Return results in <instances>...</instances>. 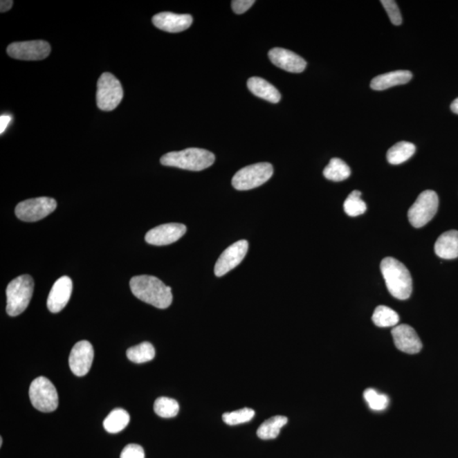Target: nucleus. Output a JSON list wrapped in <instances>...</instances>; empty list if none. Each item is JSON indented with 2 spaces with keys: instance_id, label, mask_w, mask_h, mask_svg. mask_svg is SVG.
<instances>
[{
  "instance_id": "nucleus-5",
  "label": "nucleus",
  "mask_w": 458,
  "mask_h": 458,
  "mask_svg": "<svg viewBox=\"0 0 458 458\" xmlns=\"http://www.w3.org/2000/svg\"><path fill=\"white\" fill-rule=\"evenodd\" d=\"M29 397L33 407L40 412H54L58 407L57 390L47 378L39 377L32 382Z\"/></svg>"
},
{
  "instance_id": "nucleus-21",
  "label": "nucleus",
  "mask_w": 458,
  "mask_h": 458,
  "mask_svg": "<svg viewBox=\"0 0 458 458\" xmlns=\"http://www.w3.org/2000/svg\"><path fill=\"white\" fill-rule=\"evenodd\" d=\"M129 421V412L124 410V409L116 408L111 412L110 414L104 420L103 425L108 433L116 434L125 429Z\"/></svg>"
},
{
  "instance_id": "nucleus-33",
  "label": "nucleus",
  "mask_w": 458,
  "mask_h": 458,
  "mask_svg": "<svg viewBox=\"0 0 458 458\" xmlns=\"http://www.w3.org/2000/svg\"><path fill=\"white\" fill-rule=\"evenodd\" d=\"M254 3V0H235L232 2V9L236 14H243L249 10Z\"/></svg>"
},
{
  "instance_id": "nucleus-7",
  "label": "nucleus",
  "mask_w": 458,
  "mask_h": 458,
  "mask_svg": "<svg viewBox=\"0 0 458 458\" xmlns=\"http://www.w3.org/2000/svg\"><path fill=\"white\" fill-rule=\"evenodd\" d=\"M271 164L262 163L250 165L239 170L232 179V185L238 190H249L264 185L272 178Z\"/></svg>"
},
{
  "instance_id": "nucleus-8",
  "label": "nucleus",
  "mask_w": 458,
  "mask_h": 458,
  "mask_svg": "<svg viewBox=\"0 0 458 458\" xmlns=\"http://www.w3.org/2000/svg\"><path fill=\"white\" fill-rule=\"evenodd\" d=\"M439 198L433 190L423 191L419 195L414 205L408 211V219L414 228L426 225L437 212Z\"/></svg>"
},
{
  "instance_id": "nucleus-14",
  "label": "nucleus",
  "mask_w": 458,
  "mask_h": 458,
  "mask_svg": "<svg viewBox=\"0 0 458 458\" xmlns=\"http://www.w3.org/2000/svg\"><path fill=\"white\" fill-rule=\"evenodd\" d=\"M392 335L394 343L398 350L407 353V354H416L421 351L423 344L421 340L416 333L415 329L407 324H400L394 327Z\"/></svg>"
},
{
  "instance_id": "nucleus-36",
  "label": "nucleus",
  "mask_w": 458,
  "mask_h": 458,
  "mask_svg": "<svg viewBox=\"0 0 458 458\" xmlns=\"http://www.w3.org/2000/svg\"><path fill=\"white\" fill-rule=\"evenodd\" d=\"M450 110H452L454 113L458 114V98L453 101L452 104H450Z\"/></svg>"
},
{
  "instance_id": "nucleus-2",
  "label": "nucleus",
  "mask_w": 458,
  "mask_h": 458,
  "mask_svg": "<svg viewBox=\"0 0 458 458\" xmlns=\"http://www.w3.org/2000/svg\"><path fill=\"white\" fill-rule=\"evenodd\" d=\"M381 273L390 295L398 300H407L412 292L410 272L403 262L393 257H386L381 262Z\"/></svg>"
},
{
  "instance_id": "nucleus-12",
  "label": "nucleus",
  "mask_w": 458,
  "mask_h": 458,
  "mask_svg": "<svg viewBox=\"0 0 458 458\" xmlns=\"http://www.w3.org/2000/svg\"><path fill=\"white\" fill-rule=\"evenodd\" d=\"M187 228L181 223L160 225L149 230L145 235L146 242L149 245L163 246L178 241L185 235Z\"/></svg>"
},
{
  "instance_id": "nucleus-22",
  "label": "nucleus",
  "mask_w": 458,
  "mask_h": 458,
  "mask_svg": "<svg viewBox=\"0 0 458 458\" xmlns=\"http://www.w3.org/2000/svg\"><path fill=\"white\" fill-rule=\"evenodd\" d=\"M288 423L284 416H275L266 420L257 430V437L262 440H273L279 437L281 429Z\"/></svg>"
},
{
  "instance_id": "nucleus-15",
  "label": "nucleus",
  "mask_w": 458,
  "mask_h": 458,
  "mask_svg": "<svg viewBox=\"0 0 458 458\" xmlns=\"http://www.w3.org/2000/svg\"><path fill=\"white\" fill-rule=\"evenodd\" d=\"M71 293H73V281L67 276L59 277L48 295V309L53 313H59L68 303Z\"/></svg>"
},
{
  "instance_id": "nucleus-1",
  "label": "nucleus",
  "mask_w": 458,
  "mask_h": 458,
  "mask_svg": "<svg viewBox=\"0 0 458 458\" xmlns=\"http://www.w3.org/2000/svg\"><path fill=\"white\" fill-rule=\"evenodd\" d=\"M131 291L138 299L159 309H166L172 302L171 287L156 277L135 276L130 280Z\"/></svg>"
},
{
  "instance_id": "nucleus-30",
  "label": "nucleus",
  "mask_w": 458,
  "mask_h": 458,
  "mask_svg": "<svg viewBox=\"0 0 458 458\" xmlns=\"http://www.w3.org/2000/svg\"><path fill=\"white\" fill-rule=\"evenodd\" d=\"M256 412L251 408H243L240 410L226 412L223 415L224 423L228 425H238V424L245 423L250 422L254 418Z\"/></svg>"
},
{
  "instance_id": "nucleus-37",
  "label": "nucleus",
  "mask_w": 458,
  "mask_h": 458,
  "mask_svg": "<svg viewBox=\"0 0 458 458\" xmlns=\"http://www.w3.org/2000/svg\"><path fill=\"white\" fill-rule=\"evenodd\" d=\"M2 445H3V439L1 437L0 438V446H2Z\"/></svg>"
},
{
  "instance_id": "nucleus-24",
  "label": "nucleus",
  "mask_w": 458,
  "mask_h": 458,
  "mask_svg": "<svg viewBox=\"0 0 458 458\" xmlns=\"http://www.w3.org/2000/svg\"><path fill=\"white\" fill-rule=\"evenodd\" d=\"M324 175L327 179L331 180V181H343L351 176V169L342 160L333 158L325 167Z\"/></svg>"
},
{
  "instance_id": "nucleus-34",
  "label": "nucleus",
  "mask_w": 458,
  "mask_h": 458,
  "mask_svg": "<svg viewBox=\"0 0 458 458\" xmlns=\"http://www.w3.org/2000/svg\"><path fill=\"white\" fill-rule=\"evenodd\" d=\"M11 116L8 114L2 115L0 118V133L3 134L11 122Z\"/></svg>"
},
{
  "instance_id": "nucleus-19",
  "label": "nucleus",
  "mask_w": 458,
  "mask_h": 458,
  "mask_svg": "<svg viewBox=\"0 0 458 458\" xmlns=\"http://www.w3.org/2000/svg\"><path fill=\"white\" fill-rule=\"evenodd\" d=\"M434 251L439 257L452 260L458 257V231L450 230L442 234L434 245Z\"/></svg>"
},
{
  "instance_id": "nucleus-32",
  "label": "nucleus",
  "mask_w": 458,
  "mask_h": 458,
  "mask_svg": "<svg viewBox=\"0 0 458 458\" xmlns=\"http://www.w3.org/2000/svg\"><path fill=\"white\" fill-rule=\"evenodd\" d=\"M120 458H145V450L137 444H129L122 450Z\"/></svg>"
},
{
  "instance_id": "nucleus-27",
  "label": "nucleus",
  "mask_w": 458,
  "mask_h": 458,
  "mask_svg": "<svg viewBox=\"0 0 458 458\" xmlns=\"http://www.w3.org/2000/svg\"><path fill=\"white\" fill-rule=\"evenodd\" d=\"M154 411L161 418H174L178 414L179 404L178 401L172 398L159 397L154 404Z\"/></svg>"
},
{
  "instance_id": "nucleus-18",
  "label": "nucleus",
  "mask_w": 458,
  "mask_h": 458,
  "mask_svg": "<svg viewBox=\"0 0 458 458\" xmlns=\"http://www.w3.org/2000/svg\"><path fill=\"white\" fill-rule=\"evenodd\" d=\"M412 77L411 71H395L390 73L379 75L371 82V88L377 91L388 89L394 86L407 84Z\"/></svg>"
},
{
  "instance_id": "nucleus-6",
  "label": "nucleus",
  "mask_w": 458,
  "mask_h": 458,
  "mask_svg": "<svg viewBox=\"0 0 458 458\" xmlns=\"http://www.w3.org/2000/svg\"><path fill=\"white\" fill-rule=\"evenodd\" d=\"M97 106L101 111H111L119 106L123 98L121 82L114 75L104 73L98 81Z\"/></svg>"
},
{
  "instance_id": "nucleus-25",
  "label": "nucleus",
  "mask_w": 458,
  "mask_h": 458,
  "mask_svg": "<svg viewBox=\"0 0 458 458\" xmlns=\"http://www.w3.org/2000/svg\"><path fill=\"white\" fill-rule=\"evenodd\" d=\"M374 324L379 328L396 327L400 321L399 315L386 306H378L372 317Z\"/></svg>"
},
{
  "instance_id": "nucleus-28",
  "label": "nucleus",
  "mask_w": 458,
  "mask_h": 458,
  "mask_svg": "<svg viewBox=\"0 0 458 458\" xmlns=\"http://www.w3.org/2000/svg\"><path fill=\"white\" fill-rule=\"evenodd\" d=\"M362 193L358 190L352 191L344 203L345 212L350 217L362 215L367 211V205L361 199Z\"/></svg>"
},
{
  "instance_id": "nucleus-16",
  "label": "nucleus",
  "mask_w": 458,
  "mask_h": 458,
  "mask_svg": "<svg viewBox=\"0 0 458 458\" xmlns=\"http://www.w3.org/2000/svg\"><path fill=\"white\" fill-rule=\"evenodd\" d=\"M268 56L274 66L288 73H300L306 69L305 59L285 48H274L269 51Z\"/></svg>"
},
{
  "instance_id": "nucleus-17",
  "label": "nucleus",
  "mask_w": 458,
  "mask_h": 458,
  "mask_svg": "<svg viewBox=\"0 0 458 458\" xmlns=\"http://www.w3.org/2000/svg\"><path fill=\"white\" fill-rule=\"evenodd\" d=\"M152 21L157 28L165 32L175 33L185 31L189 28L192 24L193 17L190 15L163 12L156 15Z\"/></svg>"
},
{
  "instance_id": "nucleus-11",
  "label": "nucleus",
  "mask_w": 458,
  "mask_h": 458,
  "mask_svg": "<svg viewBox=\"0 0 458 458\" xmlns=\"http://www.w3.org/2000/svg\"><path fill=\"white\" fill-rule=\"evenodd\" d=\"M248 248H249V244L246 240H239L228 247L217 262L215 268H214L216 276H224L225 274L240 264L247 254Z\"/></svg>"
},
{
  "instance_id": "nucleus-10",
  "label": "nucleus",
  "mask_w": 458,
  "mask_h": 458,
  "mask_svg": "<svg viewBox=\"0 0 458 458\" xmlns=\"http://www.w3.org/2000/svg\"><path fill=\"white\" fill-rule=\"evenodd\" d=\"M50 44L44 40L27 41L9 45L7 53L11 58L21 61H41L50 55Z\"/></svg>"
},
{
  "instance_id": "nucleus-3",
  "label": "nucleus",
  "mask_w": 458,
  "mask_h": 458,
  "mask_svg": "<svg viewBox=\"0 0 458 458\" xmlns=\"http://www.w3.org/2000/svg\"><path fill=\"white\" fill-rule=\"evenodd\" d=\"M215 163V156L208 150L189 148L181 152H169L161 157V163L189 171H202Z\"/></svg>"
},
{
  "instance_id": "nucleus-31",
  "label": "nucleus",
  "mask_w": 458,
  "mask_h": 458,
  "mask_svg": "<svg viewBox=\"0 0 458 458\" xmlns=\"http://www.w3.org/2000/svg\"><path fill=\"white\" fill-rule=\"evenodd\" d=\"M381 3L384 6L386 12H387L390 21L394 25H401V22H403V17H401V11L396 2L394 1V0H382Z\"/></svg>"
},
{
  "instance_id": "nucleus-4",
  "label": "nucleus",
  "mask_w": 458,
  "mask_h": 458,
  "mask_svg": "<svg viewBox=\"0 0 458 458\" xmlns=\"http://www.w3.org/2000/svg\"><path fill=\"white\" fill-rule=\"evenodd\" d=\"M35 282L30 275H21L8 284L6 288V311L10 317H17L28 309L31 302Z\"/></svg>"
},
{
  "instance_id": "nucleus-9",
  "label": "nucleus",
  "mask_w": 458,
  "mask_h": 458,
  "mask_svg": "<svg viewBox=\"0 0 458 458\" xmlns=\"http://www.w3.org/2000/svg\"><path fill=\"white\" fill-rule=\"evenodd\" d=\"M57 208V202L50 197H39L19 203L16 215L24 221H37L50 215Z\"/></svg>"
},
{
  "instance_id": "nucleus-29",
  "label": "nucleus",
  "mask_w": 458,
  "mask_h": 458,
  "mask_svg": "<svg viewBox=\"0 0 458 458\" xmlns=\"http://www.w3.org/2000/svg\"><path fill=\"white\" fill-rule=\"evenodd\" d=\"M363 396L372 410L384 411L388 407L389 397L385 394L378 393L374 389H367Z\"/></svg>"
},
{
  "instance_id": "nucleus-23",
  "label": "nucleus",
  "mask_w": 458,
  "mask_h": 458,
  "mask_svg": "<svg viewBox=\"0 0 458 458\" xmlns=\"http://www.w3.org/2000/svg\"><path fill=\"white\" fill-rule=\"evenodd\" d=\"M415 145L410 142L401 141L388 150L387 160L390 164L400 165L410 159L415 153Z\"/></svg>"
},
{
  "instance_id": "nucleus-26",
  "label": "nucleus",
  "mask_w": 458,
  "mask_h": 458,
  "mask_svg": "<svg viewBox=\"0 0 458 458\" xmlns=\"http://www.w3.org/2000/svg\"><path fill=\"white\" fill-rule=\"evenodd\" d=\"M156 351L153 345L149 342H143L136 347H131L127 351V358L134 363H145L155 358Z\"/></svg>"
},
{
  "instance_id": "nucleus-20",
  "label": "nucleus",
  "mask_w": 458,
  "mask_h": 458,
  "mask_svg": "<svg viewBox=\"0 0 458 458\" xmlns=\"http://www.w3.org/2000/svg\"><path fill=\"white\" fill-rule=\"evenodd\" d=\"M247 87L253 95L269 102L276 104L281 100V95L275 87L264 78L253 77L247 82Z\"/></svg>"
},
{
  "instance_id": "nucleus-13",
  "label": "nucleus",
  "mask_w": 458,
  "mask_h": 458,
  "mask_svg": "<svg viewBox=\"0 0 458 458\" xmlns=\"http://www.w3.org/2000/svg\"><path fill=\"white\" fill-rule=\"evenodd\" d=\"M93 360V345L87 340H82L74 345L69 356L71 372L77 376H84L91 369Z\"/></svg>"
},
{
  "instance_id": "nucleus-35",
  "label": "nucleus",
  "mask_w": 458,
  "mask_h": 458,
  "mask_svg": "<svg viewBox=\"0 0 458 458\" xmlns=\"http://www.w3.org/2000/svg\"><path fill=\"white\" fill-rule=\"evenodd\" d=\"M12 6L13 1H10V0H2V1L0 2V10H1L2 13L6 12V11L11 9Z\"/></svg>"
}]
</instances>
